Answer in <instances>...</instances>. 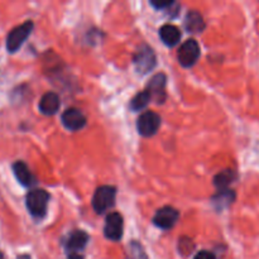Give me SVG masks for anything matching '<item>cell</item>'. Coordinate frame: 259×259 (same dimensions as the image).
Instances as JSON below:
<instances>
[{
  "label": "cell",
  "instance_id": "obj_1",
  "mask_svg": "<svg viewBox=\"0 0 259 259\" xmlns=\"http://www.w3.org/2000/svg\"><path fill=\"white\" fill-rule=\"evenodd\" d=\"M116 189L113 186H100L93 197V207L98 214H104L115 204Z\"/></svg>",
  "mask_w": 259,
  "mask_h": 259
},
{
  "label": "cell",
  "instance_id": "obj_2",
  "mask_svg": "<svg viewBox=\"0 0 259 259\" xmlns=\"http://www.w3.org/2000/svg\"><path fill=\"white\" fill-rule=\"evenodd\" d=\"M33 27H34V24H33L32 20H27V22H24L23 24L13 28L12 32L8 34L7 38V48L10 53L17 52V51L22 47L23 43L25 42V39H27V38L29 37L30 33H32Z\"/></svg>",
  "mask_w": 259,
  "mask_h": 259
},
{
  "label": "cell",
  "instance_id": "obj_3",
  "mask_svg": "<svg viewBox=\"0 0 259 259\" xmlns=\"http://www.w3.org/2000/svg\"><path fill=\"white\" fill-rule=\"evenodd\" d=\"M50 194L45 190H33L27 196V207L35 218H43L47 212Z\"/></svg>",
  "mask_w": 259,
  "mask_h": 259
},
{
  "label": "cell",
  "instance_id": "obj_4",
  "mask_svg": "<svg viewBox=\"0 0 259 259\" xmlns=\"http://www.w3.org/2000/svg\"><path fill=\"white\" fill-rule=\"evenodd\" d=\"M134 66H136L137 71L142 75L149 72L151 70H153L154 66H156L157 60L156 55H154L153 50L151 47H148L147 45L141 46L137 51L136 56L133 58Z\"/></svg>",
  "mask_w": 259,
  "mask_h": 259
},
{
  "label": "cell",
  "instance_id": "obj_5",
  "mask_svg": "<svg viewBox=\"0 0 259 259\" xmlns=\"http://www.w3.org/2000/svg\"><path fill=\"white\" fill-rule=\"evenodd\" d=\"M200 57V46L195 39H187L180 47L177 52V58L181 66L184 67H191L197 62Z\"/></svg>",
  "mask_w": 259,
  "mask_h": 259
},
{
  "label": "cell",
  "instance_id": "obj_6",
  "mask_svg": "<svg viewBox=\"0 0 259 259\" xmlns=\"http://www.w3.org/2000/svg\"><path fill=\"white\" fill-rule=\"evenodd\" d=\"M161 126V118L154 111H146L139 115L137 120V129L138 133L143 137H152L157 133Z\"/></svg>",
  "mask_w": 259,
  "mask_h": 259
},
{
  "label": "cell",
  "instance_id": "obj_7",
  "mask_svg": "<svg viewBox=\"0 0 259 259\" xmlns=\"http://www.w3.org/2000/svg\"><path fill=\"white\" fill-rule=\"evenodd\" d=\"M124 230V220L119 212H111L106 217L105 228H104V234L108 239L113 242H118L123 237Z\"/></svg>",
  "mask_w": 259,
  "mask_h": 259
},
{
  "label": "cell",
  "instance_id": "obj_8",
  "mask_svg": "<svg viewBox=\"0 0 259 259\" xmlns=\"http://www.w3.org/2000/svg\"><path fill=\"white\" fill-rule=\"evenodd\" d=\"M180 218L179 210L172 206H163L157 210L156 215L153 218V223L156 227L161 228L163 230H168L175 227Z\"/></svg>",
  "mask_w": 259,
  "mask_h": 259
},
{
  "label": "cell",
  "instance_id": "obj_9",
  "mask_svg": "<svg viewBox=\"0 0 259 259\" xmlns=\"http://www.w3.org/2000/svg\"><path fill=\"white\" fill-rule=\"evenodd\" d=\"M62 124L71 132H77L86 125V116L78 109L70 108L62 114Z\"/></svg>",
  "mask_w": 259,
  "mask_h": 259
},
{
  "label": "cell",
  "instance_id": "obj_10",
  "mask_svg": "<svg viewBox=\"0 0 259 259\" xmlns=\"http://www.w3.org/2000/svg\"><path fill=\"white\" fill-rule=\"evenodd\" d=\"M166 81L167 78L164 73H157L151 78L148 86H147V91L149 93L151 98L156 99L157 103H163V100L166 99V93H164Z\"/></svg>",
  "mask_w": 259,
  "mask_h": 259
},
{
  "label": "cell",
  "instance_id": "obj_11",
  "mask_svg": "<svg viewBox=\"0 0 259 259\" xmlns=\"http://www.w3.org/2000/svg\"><path fill=\"white\" fill-rule=\"evenodd\" d=\"M60 98L56 93H47L42 96L39 101V110L45 115H53L60 109Z\"/></svg>",
  "mask_w": 259,
  "mask_h": 259
},
{
  "label": "cell",
  "instance_id": "obj_12",
  "mask_svg": "<svg viewBox=\"0 0 259 259\" xmlns=\"http://www.w3.org/2000/svg\"><path fill=\"white\" fill-rule=\"evenodd\" d=\"M89 242V235L83 230H75L71 233L66 242V248L70 250V253H78L86 247Z\"/></svg>",
  "mask_w": 259,
  "mask_h": 259
},
{
  "label": "cell",
  "instance_id": "obj_13",
  "mask_svg": "<svg viewBox=\"0 0 259 259\" xmlns=\"http://www.w3.org/2000/svg\"><path fill=\"white\" fill-rule=\"evenodd\" d=\"M13 171H14L17 180L23 186L30 187L35 185V177L33 176V174L29 171V168H28V166L24 162H15L13 164Z\"/></svg>",
  "mask_w": 259,
  "mask_h": 259
},
{
  "label": "cell",
  "instance_id": "obj_14",
  "mask_svg": "<svg viewBox=\"0 0 259 259\" xmlns=\"http://www.w3.org/2000/svg\"><path fill=\"white\" fill-rule=\"evenodd\" d=\"M159 37L164 45L168 47H174L181 39V32L176 25L166 24L159 29Z\"/></svg>",
  "mask_w": 259,
  "mask_h": 259
},
{
  "label": "cell",
  "instance_id": "obj_15",
  "mask_svg": "<svg viewBox=\"0 0 259 259\" xmlns=\"http://www.w3.org/2000/svg\"><path fill=\"white\" fill-rule=\"evenodd\" d=\"M185 28L190 33H200L205 29V22L202 15L196 10L187 13L185 18Z\"/></svg>",
  "mask_w": 259,
  "mask_h": 259
},
{
  "label": "cell",
  "instance_id": "obj_16",
  "mask_svg": "<svg viewBox=\"0 0 259 259\" xmlns=\"http://www.w3.org/2000/svg\"><path fill=\"white\" fill-rule=\"evenodd\" d=\"M237 179V175L232 169H225V171L219 172L217 176L214 177V185L220 190H227L229 187V185H232L234 182V180Z\"/></svg>",
  "mask_w": 259,
  "mask_h": 259
},
{
  "label": "cell",
  "instance_id": "obj_17",
  "mask_svg": "<svg viewBox=\"0 0 259 259\" xmlns=\"http://www.w3.org/2000/svg\"><path fill=\"white\" fill-rule=\"evenodd\" d=\"M234 199H235L234 191L227 189V190H220V191L212 197V201H214V204H217L220 209H223V207L225 206H229V205L234 201Z\"/></svg>",
  "mask_w": 259,
  "mask_h": 259
},
{
  "label": "cell",
  "instance_id": "obj_18",
  "mask_svg": "<svg viewBox=\"0 0 259 259\" xmlns=\"http://www.w3.org/2000/svg\"><path fill=\"white\" fill-rule=\"evenodd\" d=\"M151 95L147 90L142 91V93L137 94L136 96L133 98V100L131 101V109L133 111H141L142 109L146 108L147 105L149 104L151 101Z\"/></svg>",
  "mask_w": 259,
  "mask_h": 259
},
{
  "label": "cell",
  "instance_id": "obj_19",
  "mask_svg": "<svg viewBox=\"0 0 259 259\" xmlns=\"http://www.w3.org/2000/svg\"><path fill=\"white\" fill-rule=\"evenodd\" d=\"M126 259H148L143 245L139 242H132L128 247Z\"/></svg>",
  "mask_w": 259,
  "mask_h": 259
},
{
  "label": "cell",
  "instance_id": "obj_20",
  "mask_svg": "<svg viewBox=\"0 0 259 259\" xmlns=\"http://www.w3.org/2000/svg\"><path fill=\"white\" fill-rule=\"evenodd\" d=\"M194 259H217V257H215L214 253L209 252V250H201L195 255Z\"/></svg>",
  "mask_w": 259,
  "mask_h": 259
},
{
  "label": "cell",
  "instance_id": "obj_21",
  "mask_svg": "<svg viewBox=\"0 0 259 259\" xmlns=\"http://www.w3.org/2000/svg\"><path fill=\"white\" fill-rule=\"evenodd\" d=\"M68 259H83V257L80 253H70L68 254Z\"/></svg>",
  "mask_w": 259,
  "mask_h": 259
},
{
  "label": "cell",
  "instance_id": "obj_22",
  "mask_svg": "<svg viewBox=\"0 0 259 259\" xmlns=\"http://www.w3.org/2000/svg\"><path fill=\"white\" fill-rule=\"evenodd\" d=\"M18 259H30V257H29V255H27V254H23V255H19Z\"/></svg>",
  "mask_w": 259,
  "mask_h": 259
},
{
  "label": "cell",
  "instance_id": "obj_23",
  "mask_svg": "<svg viewBox=\"0 0 259 259\" xmlns=\"http://www.w3.org/2000/svg\"><path fill=\"white\" fill-rule=\"evenodd\" d=\"M0 259H4V255H3L2 252H0Z\"/></svg>",
  "mask_w": 259,
  "mask_h": 259
}]
</instances>
